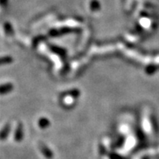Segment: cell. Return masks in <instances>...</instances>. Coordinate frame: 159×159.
Returning a JSON list of instances; mask_svg holds the SVG:
<instances>
[{
    "mask_svg": "<svg viewBox=\"0 0 159 159\" xmlns=\"http://www.w3.org/2000/svg\"><path fill=\"white\" fill-rule=\"evenodd\" d=\"M8 61V58H0V64H2V63H5Z\"/></svg>",
    "mask_w": 159,
    "mask_h": 159,
    "instance_id": "6da1fadb",
    "label": "cell"
}]
</instances>
